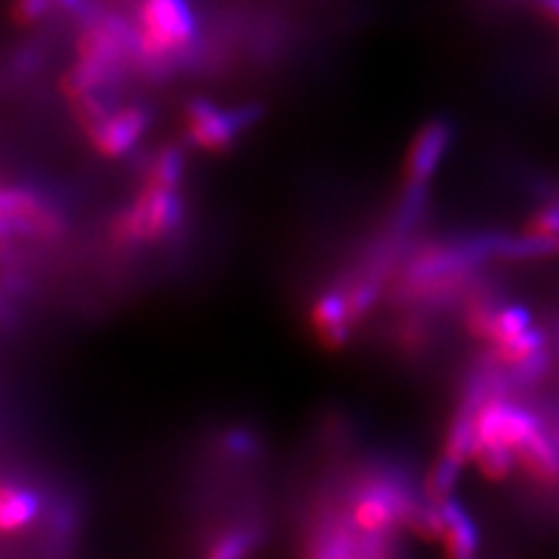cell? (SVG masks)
<instances>
[{
    "label": "cell",
    "mask_w": 559,
    "mask_h": 559,
    "mask_svg": "<svg viewBox=\"0 0 559 559\" xmlns=\"http://www.w3.org/2000/svg\"><path fill=\"white\" fill-rule=\"evenodd\" d=\"M182 222V203L178 189H159L143 185L135 201L121 210L112 222V240L124 248L166 238Z\"/></svg>",
    "instance_id": "1"
},
{
    "label": "cell",
    "mask_w": 559,
    "mask_h": 559,
    "mask_svg": "<svg viewBox=\"0 0 559 559\" xmlns=\"http://www.w3.org/2000/svg\"><path fill=\"white\" fill-rule=\"evenodd\" d=\"M187 135L189 143L203 152H224L229 150L234 140L252 127L261 117V108L248 105V108L222 110L215 103L205 98H194L187 103Z\"/></svg>",
    "instance_id": "2"
},
{
    "label": "cell",
    "mask_w": 559,
    "mask_h": 559,
    "mask_svg": "<svg viewBox=\"0 0 559 559\" xmlns=\"http://www.w3.org/2000/svg\"><path fill=\"white\" fill-rule=\"evenodd\" d=\"M408 497L390 483L364 485L353 501V524L361 534H388L411 511Z\"/></svg>",
    "instance_id": "3"
},
{
    "label": "cell",
    "mask_w": 559,
    "mask_h": 559,
    "mask_svg": "<svg viewBox=\"0 0 559 559\" xmlns=\"http://www.w3.org/2000/svg\"><path fill=\"white\" fill-rule=\"evenodd\" d=\"M536 429L538 423L530 411L506 404L497 396H489L476 413V445L501 443L515 450Z\"/></svg>",
    "instance_id": "4"
},
{
    "label": "cell",
    "mask_w": 559,
    "mask_h": 559,
    "mask_svg": "<svg viewBox=\"0 0 559 559\" xmlns=\"http://www.w3.org/2000/svg\"><path fill=\"white\" fill-rule=\"evenodd\" d=\"M450 127L445 121H431L413 140L411 152L406 156L404 168V194L427 197L429 182L436 168L441 164V156L450 145Z\"/></svg>",
    "instance_id": "5"
},
{
    "label": "cell",
    "mask_w": 559,
    "mask_h": 559,
    "mask_svg": "<svg viewBox=\"0 0 559 559\" xmlns=\"http://www.w3.org/2000/svg\"><path fill=\"white\" fill-rule=\"evenodd\" d=\"M0 207H3V219L5 226H16V231L28 234L40 240H55L61 229L63 222L61 217L45 205L38 197L28 189H5L3 199H0Z\"/></svg>",
    "instance_id": "6"
},
{
    "label": "cell",
    "mask_w": 559,
    "mask_h": 559,
    "mask_svg": "<svg viewBox=\"0 0 559 559\" xmlns=\"http://www.w3.org/2000/svg\"><path fill=\"white\" fill-rule=\"evenodd\" d=\"M147 124L150 112L145 108L131 105V108L115 110L96 129L90 131L92 145L98 154L108 156V159H117V156H124L129 150L135 147Z\"/></svg>",
    "instance_id": "7"
},
{
    "label": "cell",
    "mask_w": 559,
    "mask_h": 559,
    "mask_svg": "<svg viewBox=\"0 0 559 559\" xmlns=\"http://www.w3.org/2000/svg\"><path fill=\"white\" fill-rule=\"evenodd\" d=\"M310 324L314 336L326 349H341L349 338V326H353V318H349L347 294L341 292H326L318 301H314L310 310Z\"/></svg>",
    "instance_id": "8"
},
{
    "label": "cell",
    "mask_w": 559,
    "mask_h": 559,
    "mask_svg": "<svg viewBox=\"0 0 559 559\" xmlns=\"http://www.w3.org/2000/svg\"><path fill=\"white\" fill-rule=\"evenodd\" d=\"M441 515H443V534L439 544L443 546L445 555L466 559L478 552V530L474 520L454 499L441 501Z\"/></svg>",
    "instance_id": "9"
},
{
    "label": "cell",
    "mask_w": 559,
    "mask_h": 559,
    "mask_svg": "<svg viewBox=\"0 0 559 559\" xmlns=\"http://www.w3.org/2000/svg\"><path fill=\"white\" fill-rule=\"evenodd\" d=\"M518 464L538 483H552L559 476V452L548 436L536 429L515 448Z\"/></svg>",
    "instance_id": "10"
},
{
    "label": "cell",
    "mask_w": 559,
    "mask_h": 559,
    "mask_svg": "<svg viewBox=\"0 0 559 559\" xmlns=\"http://www.w3.org/2000/svg\"><path fill=\"white\" fill-rule=\"evenodd\" d=\"M40 509V501L31 489L16 487L5 483L3 492H0V530L5 534H14L35 520Z\"/></svg>",
    "instance_id": "11"
},
{
    "label": "cell",
    "mask_w": 559,
    "mask_h": 559,
    "mask_svg": "<svg viewBox=\"0 0 559 559\" xmlns=\"http://www.w3.org/2000/svg\"><path fill=\"white\" fill-rule=\"evenodd\" d=\"M471 460L476 462L478 471L487 480H503L518 462L515 450L501 443H478L474 448V454H471Z\"/></svg>",
    "instance_id": "12"
},
{
    "label": "cell",
    "mask_w": 559,
    "mask_h": 559,
    "mask_svg": "<svg viewBox=\"0 0 559 559\" xmlns=\"http://www.w3.org/2000/svg\"><path fill=\"white\" fill-rule=\"evenodd\" d=\"M185 170V154L180 147H164L145 170V185L159 189H178Z\"/></svg>",
    "instance_id": "13"
},
{
    "label": "cell",
    "mask_w": 559,
    "mask_h": 559,
    "mask_svg": "<svg viewBox=\"0 0 559 559\" xmlns=\"http://www.w3.org/2000/svg\"><path fill=\"white\" fill-rule=\"evenodd\" d=\"M544 343H546L544 331L530 326L527 331H522V334L495 345V355H497L499 361L509 364V366H515L522 359H527V357L540 353V349H544Z\"/></svg>",
    "instance_id": "14"
},
{
    "label": "cell",
    "mask_w": 559,
    "mask_h": 559,
    "mask_svg": "<svg viewBox=\"0 0 559 559\" xmlns=\"http://www.w3.org/2000/svg\"><path fill=\"white\" fill-rule=\"evenodd\" d=\"M530 326H532V314L527 308H520V306L503 308V310H497L492 322H489L487 341L492 345H499L503 341L522 334V331H527Z\"/></svg>",
    "instance_id": "15"
},
{
    "label": "cell",
    "mask_w": 559,
    "mask_h": 559,
    "mask_svg": "<svg viewBox=\"0 0 559 559\" xmlns=\"http://www.w3.org/2000/svg\"><path fill=\"white\" fill-rule=\"evenodd\" d=\"M462 462L448 457V454H441L439 462L431 468V474L427 478V497L431 503H441L450 499L454 485L460 480L462 474Z\"/></svg>",
    "instance_id": "16"
},
{
    "label": "cell",
    "mask_w": 559,
    "mask_h": 559,
    "mask_svg": "<svg viewBox=\"0 0 559 559\" xmlns=\"http://www.w3.org/2000/svg\"><path fill=\"white\" fill-rule=\"evenodd\" d=\"M252 544H254V540H252L250 534L234 532V534H226V536L217 538L215 546L210 548L207 555L215 557V559H236V557L248 555Z\"/></svg>",
    "instance_id": "17"
},
{
    "label": "cell",
    "mask_w": 559,
    "mask_h": 559,
    "mask_svg": "<svg viewBox=\"0 0 559 559\" xmlns=\"http://www.w3.org/2000/svg\"><path fill=\"white\" fill-rule=\"evenodd\" d=\"M530 231L559 238V207H546L540 210V213H536L530 222Z\"/></svg>",
    "instance_id": "18"
},
{
    "label": "cell",
    "mask_w": 559,
    "mask_h": 559,
    "mask_svg": "<svg viewBox=\"0 0 559 559\" xmlns=\"http://www.w3.org/2000/svg\"><path fill=\"white\" fill-rule=\"evenodd\" d=\"M536 5L548 16V20L559 24V0H536Z\"/></svg>",
    "instance_id": "19"
}]
</instances>
